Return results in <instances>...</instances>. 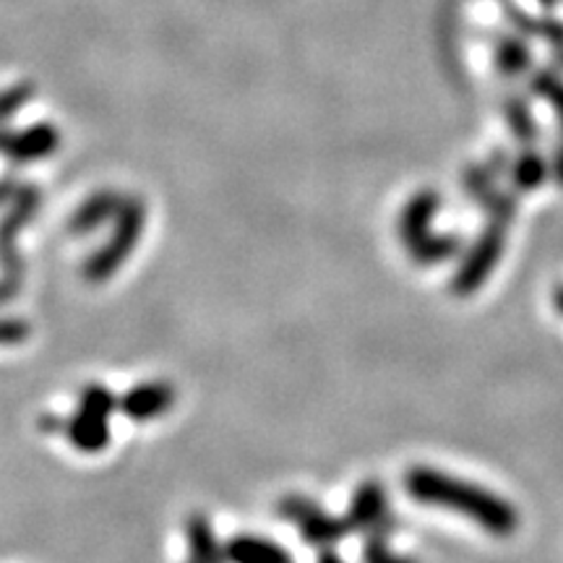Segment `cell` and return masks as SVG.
Wrapping results in <instances>:
<instances>
[{
	"mask_svg": "<svg viewBox=\"0 0 563 563\" xmlns=\"http://www.w3.org/2000/svg\"><path fill=\"white\" fill-rule=\"evenodd\" d=\"M405 490L412 501L426 506H439L470 517L485 532L496 538H509L517 532L519 514L506 498L481 488L467 481H456L454 475L441 473L433 467H412L405 475Z\"/></svg>",
	"mask_w": 563,
	"mask_h": 563,
	"instance_id": "6da1fadb",
	"label": "cell"
},
{
	"mask_svg": "<svg viewBox=\"0 0 563 563\" xmlns=\"http://www.w3.org/2000/svg\"><path fill=\"white\" fill-rule=\"evenodd\" d=\"M506 249V228L501 224H485V230L475 238V243L464 251L460 269L452 277V292L456 298H470L488 282V277L501 262Z\"/></svg>",
	"mask_w": 563,
	"mask_h": 563,
	"instance_id": "7a4b0ae2",
	"label": "cell"
},
{
	"mask_svg": "<svg viewBox=\"0 0 563 563\" xmlns=\"http://www.w3.org/2000/svg\"><path fill=\"white\" fill-rule=\"evenodd\" d=\"M441 209V196L426 188V191H418L410 201L405 203L402 214L397 220V235L399 241L405 243V249H410L418 241L431 232V224Z\"/></svg>",
	"mask_w": 563,
	"mask_h": 563,
	"instance_id": "3957f363",
	"label": "cell"
},
{
	"mask_svg": "<svg viewBox=\"0 0 563 563\" xmlns=\"http://www.w3.org/2000/svg\"><path fill=\"white\" fill-rule=\"evenodd\" d=\"M60 144V133L55 125L51 123H34L30 129L19 131V133H9L5 139V157L13 162H32V159H42L51 157V154L58 150Z\"/></svg>",
	"mask_w": 563,
	"mask_h": 563,
	"instance_id": "277c9868",
	"label": "cell"
},
{
	"mask_svg": "<svg viewBox=\"0 0 563 563\" xmlns=\"http://www.w3.org/2000/svg\"><path fill=\"white\" fill-rule=\"evenodd\" d=\"M384 517H389V504H386L384 485L376 481L363 483L361 488L355 490V496H352L350 511L347 517H344V522H347L350 530L371 532Z\"/></svg>",
	"mask_w": 563,
	"mask_h": 563,
	"instance_id": "5b68a950",
	"label": "cell"
},
{
	"mask_svg": "<svg viewBox=\"0 0 563 563\" xmlns=\"http://www.w3.org/2000/svg\"><path fill=\"white\" fill-rule=\"evenodd\" d=\"M493 66L504 79H519L532 68V51L522 34H498L493 40Z\"/></svg>",
	"mask_w": 563,
	"mask_h": 563,
	"instance_id": "8992f818",
	"label": "cell"
},
{
	"mask_svg": "<svg viewBox=\"0 0 563 563\" xmlns=\"http://www.w3.org/2000/svg\"><path fill=\"white\" fill-rule=\"evenodd\" d=\"M509 178H511L514 191L532 194L538 191L548 178H551V162L534 150V146H525V150L511 159Z\"/></svg>",
	"mask_w": 563,
	"mask_h": 563,
	"instance_id": "52a82bcc",
	"label": "cell"
},
{
	"mask_svg": "<svg viewBox=\"0 0 563 563\" xmlns=\"http://www.w3.org/2000/svg\"><path fill=\"white\" fill-rule=\"evenodd\" d=\"M462 241L452 232H428L422 241L407 249V256L412 258L418 266H435L443 262H452L454 256H460Z\"/></svg>",
	"mask_w": 563,
	"mask_h": 563,
	"instance_id": "ba28073f",
	"label": "cell"
},
{
	"mask_svg": "<svg viewBox=\"0 0 563 563\" xmlns=\"http://www.w3.org/2000/svg\"><path fill=\"white\" fill-rule=\"evenodd\" d=\"M506 16H509L511 26L517 30L522 37H538V40H545L548 45L559 47L563 45V21L561 19H553V16H530L527 11H519L509 5L506 9Z\"/></svg>",
	"mask_w": 563,
	"mask_h": 563,
	"instance_id": "9c48e42d",
	"label": "cell"
},
{
	"mask_svg": "<svg viewBox=\"0 0 563 563\" xmlns=\"http://www.w3.org/2000/svg\"><path fill=\"white\" fill-rule=\"evenodd\" d=\"M501 110H504L506 125H509L511 136L517 139L522 146H534V141L540 139V129H538V121H534L530 104H527L525 97H519V95L504 97Z\"/></svg>",
	"mask_w": 563,
	"mask_h": 563,
	"instance_id": "30bf717a",
	"label": "cell"
},
{
	"mask_svg": "<svg viewBox=\"0 0 563 563\" xmlns=\"http://www.w3.org/2000/svg\"><path fill=\"white\" fill-rule=\"evenodd\" d=\"M530 89L540 97V100H545L548 104H551L555 123H559L561 141H563V79L555 74L553 68H540L532 74Z\"/></svg>",
	"mask_w": 563,
	"mask_h": 563,
	"instance_id": "8fae6325",
	"label": "cell"
},
{
	"mask_svg": "<svg viewBox=\"0 0 563 563\" xmlns=\"http://www.w3.org/2000/svg\"><path fill=\"white\" fill-rule=\"evenodd\" d=\"M118 203H121V199H118V194H112V191H102V194L91 196V199L79 209V214H76L74 228H79V230L95 228V224L108 220L112 211L118 209Z\"/></svg>",
	"mask_w": 563,
	"mask_h": 563,
	"instance_id": "7c38bea8",
	"label": "cell"
},
{
	"mask_svg": "<svg viewBox=\"0 0 563 563\" xmlns=\"http://www.w3.org/2000/svg\"><path fill=\"white\" fill-rule=\"evenodd\" d=\"M462 186H464V194L483 207V203L496 194V175L488 170L485 162L483 165H470L467 170L462 173Z\"/></svg>",
	"mask_w": 563,
	"mask_h": 563,
	"instance_id": "4fadbf2b",
	"label": "cell"
},
{
	"mask_svg": "<svg viewBox=\"0 0 563 563\" xmlns=\"http://www.w3.org/2000/svg\"><path fill=\"white\" fill-rule=\"evenodd\" d=\"M34 91H37V89H34L32 81L13 84V87L0 91V123L9 121V118L16 115L19 110H24L26 104L32 102Z\"/></svg>",
	"mask_w": 563,
	"mask_h": 563,
	"instance_id": "5bb4252c",
	"label": "cell"
},
{
	"mask_svg": "<svg viewBox=\"0 0 563 563\" xmlns=\"http://www.w3.org/2000/svg\"><path fill=\"white\" fill-rule=\"evenodd\" d=\"M483 211H485V217H488L490 224H501V228H509L514 214H517V194L501 191V188H496V194H493L490 199L483 203Z\"/></svg>",
	"mask_w": 563,
	"mask_h": 563,
	"instance_id": "9a60e30c",
	"label": "cell"
},
{
	"mask_svg": "<svg viewBox=\"0 0 563 563\" xmlns=\"http://www.w3.org/2000/svg\"><path fill=\"white\" fill-rule=\"evenodd\" d=\"M235 553L243 563H290L282 548L264 543V540H245L243 545H238Z\"/></svg>",
	"mask_w": 563,
	"mask_h": 563,
	"instance_id": "2e32d148",
	"label": "cell"
},
{
	"mask_svg": "<svg viewBox=\"0 0 563 563\" xmlns=\"http://www.w3.org/2000/svg\"><path fill=\"white\" fill-rule=\"evenodd\" d=\"M363 563H418L412 561L410 555L394 553L386 538H378V534H368V543H365L363 551Z\"/></svg>",
	"mask_w": 563,
	"mask_h": 563,
	"instance_id": "e0dca14e",
	"label": "cell"
},
{
	"mask_svg": "<svg viewBox=\"0 0 563 563\" xmlns=\"http://www.w3.org/2000/svg\"><path fill=\"white\" fill-rule=\"evenodd\" d=\"M511 154L509 152H504V150H496V152H490V157H488V162H485V165H488V170L496 175H509V167H511Z\"/></svg>",
	"mask_w": 563,
	"mask_h": 563,
	"instance_id": "ac0fdd59",
	"label": "cell"
},
{
	"mask_svg": "<svg viewBox=\"0 0 563 563\" xmlns=\"http://www.w3.org/2000/svg\"><path fill=\"white\" fill-rule=\"evenodd\" d=\"M551 178L555 180V186L563 188V141H559V146H555V150H553Z\"/></svg>",
	"mask_w": 563,
	"mask_h": 563,
	"instance_id": "d6986e66",
	"label": "cell"
},
{
	"mask_svg": "<svg viewBox=\"0 0 563 563\" xmlns=\"http://www.w3.org/2000/svg\"><path fill=\"white\" fill-rule=\"evenodd\" d=\"M553 308H555V313L563 316V287H555V292H553Z\"/></svg>",
	"mask_w": 563,
	"mask_h": 563,
	"instance_id": "ffe728a7",
	"label": "cell"
},
{
	"mask_svg": "<svg viewBox=\"0 0 563 563\" xmlns=\"http://www.w3.org/2000/svg\"><path fill=\"white\" fill-rule=\"evenodd\" d=\"M553 66L559 68V70H563V45L553 47Z\"/></svg>",
	"mask_w": 563,
	"mask_h": 563,
	"instance_id": "44dd1931",
	"label": "cell"
},
{
	"mask_svg": "<svg viewBox=\"0 0 563 563\" xmlns=\"http://www.w3.org/2000/svg\"><path fill=\"white\" fill-rule=\"evenodd\" d=\"M321 563H342V559L336 553H323L321 555Z\"/></svg>",
	"mask_w": 563,
	"mask_h": 563,
	"instance_id": "7402d4cb",
	"label": "cell"
},
{
	"mask_svg": "<svg viewBox=\"0 0 563 563\" xmlns=\"http://www.w3.org/2000/svg\"><path fill=\"white\" fill-rule=\"evenodd\" d=\"M538 3H540V5H543V9H548V11H551V9H555V5H559V3H561V0H538Z\"/></svg>",
	"mask_w": 563,
	"mask_h": 563,
	"instance_id": "603a6c76",
	"label": "cell"
}]
</instances>
